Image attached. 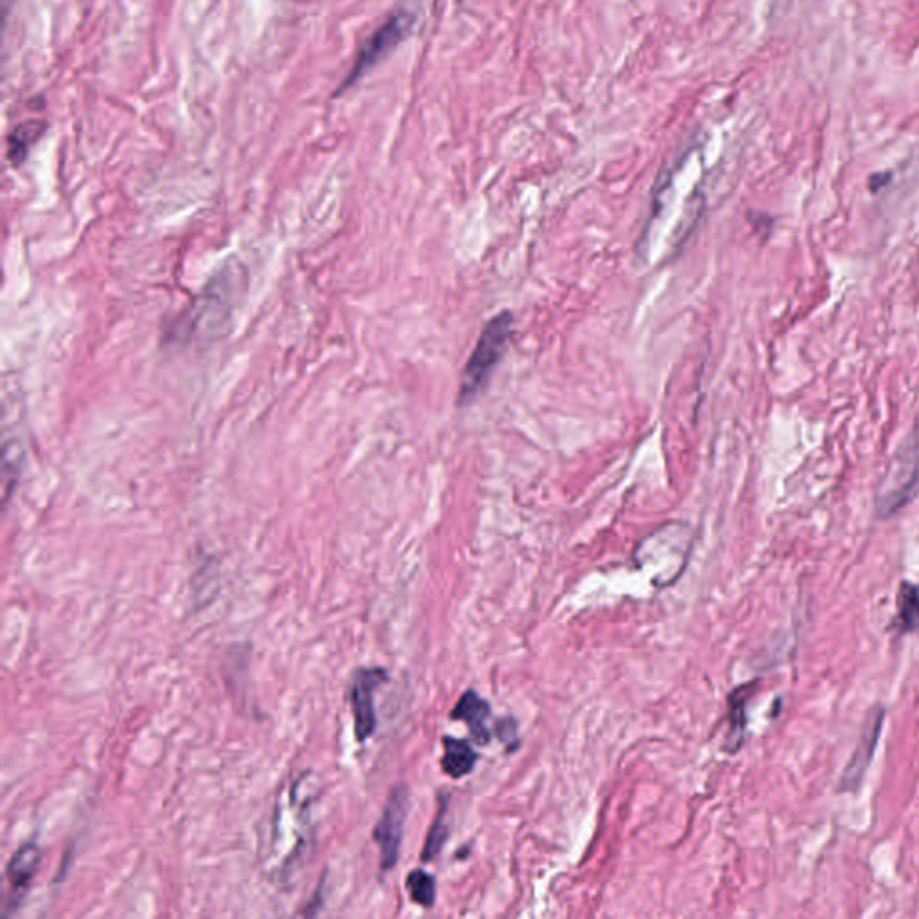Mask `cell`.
<instances>
[{"instance_id":"cell-8","label":"cell","mask_w":919,"mask_h":919,"mask_svg":"<svg viewBox=\"0 0 919 919\" xmlns=\"http://www.w3.org/2000/svg\"><path fill=\"white\" fill-rule=\"evenodd\" d=\"M40 858H42V852H40L39 844L34 843H25L13 853V857L6 867V880L10 886L8 909H17L24 900L34 876L39 873Z\"/></svg>"},{"instance_id":"cell-6","label":"cell","mask_w":919,"mask_h":919,"mask_svg":"<svg viewBox=\"0 0 919 919\" xmlns=\"http://www.w3.org/2000/svg\"><path fill=\"white\" fill-rule=\"evenodd\" d=\"M388 675L379 666L359 668L350 680L349 703L355 717V732L358 742H365L372 737L378 728L376 708H373V694L379 686L387 683Z\"/></svg>"},{"instance_id":"cell-3","label":"cell","mask_w":919,"mask_h":919,"mask_svg":"<svg viewBox=\"0 0 919 919\" xmlns=\"http://www.w3.org/2000/svg\"><path fill=\"white\" fill-rule=\"evenodd\" d=\"M919 488V415L916 424L905 436L904 444L890 462L886 482L876 499V514L881 519L900 513L905 505L915 499Z\"/></svg>"},{"instance_id":"cell-4","label":"cell","mask_w":919,"mask_h":919,"mask_svg":"<svg viewBox=\"0 0 919 919\" xmlns=\"http://www.w3.org/2000/svg\"><path fill=\"white\" fill-rule=\"evenodd\" d=\"M408 810H410V795H408L406 786H393L384 804L383 814L372 832L373 841L378 843L379 853H381L383 872H390L399 862Z\"/></svg>"},{"instance_id":"cell-1","label":"cell","mask_w":919,"mask_h":919,"mask_svg":"<svg viewBox=\"0 0 919 919\" xmlns=\"http://www.w3.org/2000/svg\"><path fill=\"white\" fill-rule=\"evenodd\" d=\"M241 270L225 266L211 283L203 287L200 297L187 307L171 327L172 340H194L197 336H215L232 316L241 293Z\"/></svg>"},{"instance_id":"cell-11","label":"cell","mask_w":919,"mask_h":919,"mask_svg":"<svg viewBox=\"0 0 919 919\" xmlns=\"http://www.w3.org/2000/svg\"><path fill=\"white\" fill-rule=\"evenodd\" d=\"M892 628L910 634L919 631V584L904 582L896 596V620Z\"/></svg>"},{"instance_id":"cell-13","label":"cell","mask_w":919,"mask_h":919,"mask_svg":"<svg viewBox=\"0 0 919 919\" xmlns=\"http://www.w3.org/2000/svg\"><path fill=\"white\" fill-rule=\"evenodd\" d=\"M43 131H45V125L42 120H28L11 131L10 139H8V158L14 168H19L20 163L24 162L29 149L42 137Z\"/></svg>"},{"instance_id":"cell-14","label":"cell","mask_w":919,"mask_h":919,"mask_svg":"<svg viewBox=\"0 0 919 919\" xmlns=\"http://www.w3.org/2000/svg\"><path fill=\"white\" fill-rule=\"evenodd\" d=\"M445 814H447V797L441 795V806L436 810L435 821L431 824L424 849H422V862L435 860L441 855L442 847L447 843V838H450V823H447Z\"/></svg>"},{"instance_id":"cell-5","label":"cell","mask_w":919,"mask_h":919,"mask_svg":"<svg viewBox=\"0 0 919 919\" xmlns=\"http://www.w3.org/2000/svg\"><path fill=\"white\" fill-rule=\"evenodd\" d=\"M412 25V17L408 13H398L390 17L376 33L363 43V47L356 56L355 67L350 68L349 76L341 83L340 92L347 91L358 80L367 74L373 65H378L398 43L406 36Z\"/></svg>"},{"instance_id":"cell-7","label":"cell","mask_w":919,"mask_h":919,"mask_svg":"<svg viewBox=\"0 0 919 919\" xmlns=\"http://www.w3.org/2000/svg\"><path fill=\"white\" fill-rule=\"evenodd\" d=\"M884 718H886V709L881 706L875 708L867 714L864 726H862L860 738H858L857 747L853 751L852 760L847 763L846 771L841 778V790L843 792H855L860 786L864 774L872 765L873 757H875L876 746L880 740L881 726H884Z\"/></svg>"},{"instance_id":"cell-12","label":"cell","mask_w":919,"mask_h":919,"mask_svg":"<svg viewBox=\"0 0 919 919\" xmlns=\"http://www.w3.org/2000/svg\"><path fill=\"white\" fill-rule=\"evenodd\" d=\"M752 694V685L740 686L729 695V735L726 749L737 751L742 746L747 723V700Z\"/></svg>"},{"instance_id":"cell-16","label":"cell","mask_w":919,"mask_h":919,"mask_svg":"<svg viewBox=\"0 0 919 919\" xmlns=\"http://www.w3.org/2000/svg\"><path fill=\"white\" fill-rule=\"evenodd\" d=\"M496 731H498V737L501 738L503 742L510 743V740L516 737V722L513 718H503L496 726Z\"/></svg>"},{"instance_id":"cell-15","label":"cell","mask_w":919,"mask_h":919,"mask_svg":"<svg viewBox=\"0 0 919 919\" xmlns=\"http://www.w3.org/2000/svg\"><path fill=\"white\" fill-rule=\"evenodd\" d=\"M406 887L408 892H410V898L415 901L416 905H421V907H433L436 900V880L435 876H431L430 873L422 872V869H415V872L410 873L406 878Z\"/></svg>"},{"instance_id":"cell-9","label":"cell","mask_w":919,"mask_h":919,"mask_svg":"<svg viewBox=\"0 0 919 919\" xmlns=\"http://www.w3.org/2000/svg\"><path fill=\"white\" fill-rule=\"evenodd\" d=\"M453 720H464L469 726L471 735L476 742L487 746L490 742V731L487 728V720L490 718V706L487 700L482 699L476 691L469 689L460 697L455 709L451 711Z\"/></svg>"},{"instance_id":"cell-2","label":"cell","mask_w":919,"mask_h":919,"mask_svg":"<svg viewBox=\"0 0 919 919\" xmlns=\"http://www.w3.org/2000/svg\"><path fill=\"white\" fill-rule=\"evenodd\" d=\"M513 330L514 316L510 311L498 313L485 324L460 378V406L469 404L484 392L494 370L505 356Z\"/></svg>"},{"instance_id":"cell-10","label":"cell","mask_w":919,"mask_h":919,"mask_svg":"<svg viewBox=\"0 0 919 919\" xmlns=\"http://www.w3.org/2000/svg\"><path fill=\"white\" fill-rule=\"evenodd\" d=\"M478 754L471 747L469 742L458 738H444V757H442V771L445 774L460 780L469 774L476 765Z\"/></svg>"}]
</instances>
